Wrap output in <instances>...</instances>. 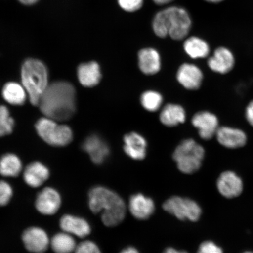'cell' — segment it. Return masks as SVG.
Segmentation results:
<instances>
[{"label":"cell","instance_id":"cell-31","mask_svg":"<svg viewBox=\"0 0 253 253\" xmlns=\"http://www.w3.org/2000/svg\"><path fill=\"white\" fill-rule=\"evenodd\" d=\"M75 253H102L96 243L86 240L79 243L76 248Z\"/></svg>","mask_w":253,"mask_h":253},{"label":"cell","instance_id":"cell-13","mask_svg":"<svg viewBox=\"0 0 253 253\" xmlns=\"http://www.w3.org/2000/svg\"><path fill=\"white\" fill-rule=\"evenodd\" d=\"M216 136L220 145L230 149L244 147L248 140L245 132L242 129L226 126L219 127Z\"/></svg>","mask_w":253,"mask_h":253},{"label":"cell","instance_id":"cell-39","mask_svg":"<svg viewBox=\"0 0 253 253\" xmlns=\"http://www.w3.org/2000/svg\"><path fill=\"white\" fill-rule=\"evenodd\" d=\"M244 253H253V252H245Z\"/></svg>","mask_w":253,"mask_h":253},{"label":"cell","instance_id":"cell-7","mask_svg":"<svg viewBox=\"0 0 253 253\" xmlns=\"http://www.w3.org/2000/svg\"><path fill=\"white\" fill-rule=\"evenodd\" d=\"M163 208L168 212L182 220L198 221L202 210L197 202L188 198L173 197L168 199Z\"/></svg>","mask_w":253,"mask_h":253},{"label":"cell","instance_id":"cell-1","mask_svg":"<svg viewBox=\"0 0 253 253\" xmlns=\"http://www.w3.org/2000/svg\"><path fill=\"white\" fill-rule=\"evenodd\" d=\"M76 90L68 82L57 81L49 84L41 97L39 106L47 118L65 121L74 115Z\"/></svg>","mask_w":253,"mask_h":253},{"label":"cell","instance_id":"cell-29","mask_svg":"<svg viewBox=\"0 0 253 253\" xmlns=\"http://www.w3.org/2000/svg\"><path fill=\"white\" fill-rule=\"evenodd\" d=\"M117 1L120 8L128 13L140 11L144 3V0H117Z\"/></svg>","mask_w":253,"mask_h":253},{"label":"cell","instance_id":"cell-17","mask_svg":"<svg viewBox=\"0 0 253 253\" xmlns=\"http://www.w3.org/2000/svg\"><path fill=\"white\" fill-rule=\"evenodd\" d=\"M50 172L45 165L40 162L31 163L25 168L23 178L25 183L31 188L40 187L49 178Z\"/></svg>","mask_w":253,"mask_h":253},{"label":"cell","instance_id":"cell-8","mask_svg":"<svg viewBox=\"0 0 253 253\" xmlns=\"http://www.w3.org/2000/svg\"><path fill=\"white\" fill-rule=\"evenodd\" d=\"M61 204L62 199L59 193L54 188L46 187L38 195L36 208L40 213L51 216L58 212Z\"/></svg>","mask_w":253,"mask_h":253},{"label":"cell","instance_id":"cell-11","mask_svg":"<svg viewBox=\"0 0 253 253\" xmlns=\"http://www.w3.org/2000/svg\"><path fill=\"white\" fill-rule=\"evenodd\" d=\"M235 64L233 53L229 49L223 46L217 47L208 61L211 70L220 74H226L232 71Z\"/></svg>","mask_w":253,"mask_h":253},{"label":"cell","instance_id":"cell-21","mask_svg":"<svg viewBox=\"0 0 253 253\" xmlns=\"http://www.w3.org/2000/svg\"><path fill=\"white\" fill-rule=\"evenodd\" d=\"M100 66L92 61L82 63L78 68V78L82 86L92 87L99 84L102 74Z\"/></svg>","mask_w":253,"mask_h":253},{"label":"cell","instance_id":"cell-23","mask_svg":"<svg viewBox=\"0 0 253 253\" xmlns=\"http://www.w3.org/2000/svg\"><path fill=\"white\" fill-rule=\"evenodd\" d=\"M160 119L161 122L167 126H176L185 121V111L178 104H169L161 111Z\"/></svg>","mask_w":253,"mask_h":253},{"label":"cell","instance_id":"cell-2","mask_svg":"<svg viewBox=\"0 0 253 253\" xmlns=\"http://www.w3.org/2000/svg\"><path fill=\"white\" fill-rule=\"evenodd\" d=\"M192 26L191 15L179 6H169L158 11L152 21V29L158 37L169 36L173 40L181 41L187 37Z\"/></svg>","mask_w":253,"mask_h":253},{"label":"cell","instance_id":"cell-14","mask_svg":"<svg viewBox=\"0 0 253 253\" xmlns=\"http://www.w3.org/2000/svg\"><path fill=\"white\" fill-rule=\"evenodd\" d=\"M177 80L188 90H197L203 80V74L198 66L184 63L180 66L176 75Z\"/></svg>","mask_w":253,"mask_h":253},{"label":"cell","instance_id":"cell-22","mask_svg":"<svg viewBox=\"0 0 253 253\" xmlns=\"http://www.w3.org/2000/svg\"><path fill=\"white\" fill-rule=\"evenodd\" d=\"M183 49L192 59L207 58L210 53V47L207 41L197 36L187 38L183 43Z\"/></svg>","mask_w":253,"mask_h":253},{"label":"cell","instance_id":"cell-28","mask_svg":"<svg viewBox=\"0 0 253 253\" xmlns=\"http://www.w3.org/2000/svg\"><path fill=\"white\" fill-rule=\"evenodd\" d=\"M14 126V120L7 107L0 106V137L10 134Z\"/></svg>","mask_w":253,"mask_h":253},{"label":"cell","instance_id":"cell-38","mask_svg":"<svg viewBox=\"0 0 253 253\" xmlns=\"http://www.w3.org/2000/svg\"><path fill=\"white\" fill-rule=\"evenodd\" d=\"M204 1L208 3H210V4H217L223 2L225 1V0H204Z\"/></svg>","mask_w":253,"mask_h":253},{"label":"cell","instance_id":"cell-12","mask_svg":"<svg viewBox=\"0 0 253 253\" xmlns=\"http://www.w3.org/2000/svg\"><path fill=\"white\" fill-rule=\"evenodd\" d=\"M217 187L220 194L226 198H234L242 194L243 183L241 178L232 171L221 174L217 181Z\"/></svg>","mask_w":253,"mask_h":253},{"label":"cell","instance_id":"cell-33","mask_svg":"<svg viewBox=\"0 0 253 253\" xmlns=\"http://www.w3.org/2000/svg\"><path fill=\"white\" fill-rule=\"evenodd\" d=\"M246 118L253 127V100L250 102L246 109Z\"/></svg>","mask_w":253,"mask_h":253},{"label":"cell","instance_id":"cell-3","mask_svg":"<svg viewBox=\"0 0 253 253\" xmlns=\"http://www.w3.org/2000/svg\"><path fill=\"white\" fill-rule=\"evenodd\" d=\"M88 205L94 213H102V220L106 226L118 225L125 217L124 201L116 192L103 186H96L90 190Z\"/></svg>","mask_w":253,"mask_h":253},{"label":"cell","instance_id":"cell-35","mask_svg":"<svg viewBox=\"0 0 253 253\" xmlns=\"http://www.w3.org/2000/svg\"><path fill=\"white\" fill-rule=\"evenodd\" d=\"M18 1L22 4L30 6L37 4L40 0H18Z\"/></svg>","mask_w":253,"mask_h":253},{"label":"cell","instance_id":"cell-19","mask_svg":"<svg viewBox=\"0 0 253 253\" xmlns=\"http://www.w3.org/2000/svg\"><path fill=\"white\" fill-rule=\"evenodd\" d=\"M138 66L141 71L145 75L157 74L161 68L159 53L153 47H145L138 52Z\"/></svg>","mask_w":253,"mask_h":253},{"label":"cell","instance_id":"cell-6","mask_svg":"<svg viewBox=\"0 0 253 253\" xmlns=\"http://www.w3.org/2000/svg\"><path fill=\"white\" fill-rule=\"evenodd\" d=\"M36 128L40 137L52 146L64 147L72 141L73 132L69 126L59 125L47 117L40 119Z\"/></svg>","mask_w":253,"mask_h":253},{"label":"cell","instance_id":"cell-10","mask_svg":"<svg viewBox=\"0 0 253 253\" xmlns=\"http://www.w3.org/2000/svg\"><path fill=\"white\" fill-rule=\"evenodd\" d=\"M193 126L198 128L199 135L205 140H210L219 129V121L214 114L203 111L195 114L192 120Z\"/></svg>","mask_w":253,"mask_h":253},{"label":"cell","instance_id":"cell-32","mask_svg":"<svg viewBox=\"0 0 253 253\" xmlns=\"http://www.w3.org/2000/svg\"><path fill=\"white\" fill-rule=\"evenodd\" d=\"M197 253H223L222 249L214 243L206 241L199 247Z\"/></svg>","mask_w":253,"mask_h":253},{"label":"cell","instance_id":"cell-30","mask_svg":"<svg viewBox=\"0 0 253 253\" xmlns=\"http://www.w3.org/2000/svg\"><path fill=\"white\" fill-rule=\"evenodd\" d=\"M13 195V190L9 183L0 181V207L7 205Z\"/></svg>","mask_w":253,"mask_h":253},{"label":"cell","instance_id":"cell-15","mask_svg":"<svg viewBox=\"0 0 253 253\" xmlns=\"http://www.w3.org/2000/svg\"><path fill=\"white\" fill-rule=\"evenodd\" d=\"M82 148L94 164L103 163L109 155L108 145L102 138L96 135L87 137L82 145Z\"/></svg>","mask_w":253,"mask_h":253},{"label":"cell","instance_id":"cell-5","mask_svg":"<svg viewBox=\"0 0 253 253\" xmlns=\"http://www.w3.org/2000/svg\"><path fill=\"white\" fill-rule=\"evenodd\" d=\"M204 157V148L192 139L182 141L173 154L178 169L186 174L197 172L201 167Z\"/></svg>","mask_w":253,"mask_h":253},{"label":"cell","instance_id":"cell-34","mask_svg":"<svg viewBox=\"0 0 253 253\" xmlns=\"http://www.w3.org/2000/svg\"><path fill=\"white\" fill-rule=\"evenodd\" d=\"M155 4L158 6H166L171 4L175 0H152Z\"/></svg>","mask_w":253,"mask_h":253},{"label":"cell","instance_id":"cell-9","mask_svg":"<svg viewBox=\"0 0 253 253\" xmlns=\"http://www.w3.org/2000/svg\"><path fill=\"white\" fill-rule=\"evenodd\" d=\"M22 240L28 251L33 253H43L50 245L48 235L39 227H31L24 231Z\"/></svg>","mask_w":253,"mask_h":253},{"label":"cell","instance_id":"cell-36","mask_svg":"<svg viewBox=\"0 0 253 253\" xmlns=\"http://www.w3.org/2000/svg\"><path fill=\"white\" fill-rule=\"evenodd\" d=\"M120 253H139V252L137 249L132 248V247H129V248L123 250Z\"/></svg>","mask_w":253,"mask_h":253},{"label":"cell","instance_id":"cell-4","mask_svg":"<svg viewBox=\"0 0 253 253\" xmlns=\"http://www.w3.org/2000/svg\"><path fill=\"white\" fill-rule=\"evenodd\" d=\"M21 81L30 102L39 105L41 97L48 86V72L43 63L36 59H28L21 68Z\"/></svg>","mask_w":253,"mask_h":253},{"label":"cell","instance_id":"cell-37","mask_svg":"<svg viewBox=\"0 0 253 253\" xmlns=\"http://www.w3.org/2000/svg\"><path fill=\"white\" fill-rule=\"evenodd\" d=\"M164 253H188L185 251H178L173 248H168Z\"/></svg>","mask_w":253,"mask_h":253},{"label":"cell","instance_id":"cell-25","mask_svg":"<svg viewBox=\"0 0 253 253\" xmlns=\"http://www.w3.org/2000/svg\"><path fill=\"white\" fill-rule=\"evenodd\" d=\"M23 169V164L17 156L7 154L0 158V175L14 178L17 176Z\"/></svg>","mask_w":253,"mask_h":253},{"label":"cell","instance_id":"cell-24","mask_svg":"<svg viewBox=\"0 0 253 253\" xmlns=\"http://www.w3.org/2000/svg\"><path fill=\"white\" fill-rule=\"evenodd\" d=\"M27 91L23 85L16 82H8L2 88V95L6 102L12 105L20 106L27 99Z\"/></svg>","mask_w":253,"mask_h":253},{"label":"cell","instance_id":"cell-16","mask_svg":"<svg viewBox=\"0 0 253 253\" xmlns=\"http://www.w3.org/2000/svg\"><path fill=\"white\" fill-rule=\"evenodd\" d=\"M59 225L63 232L81 238L89 235L91 230L86 220L71 214L63 215L60 219Z\"/></svg>","mask_w":253,"mask_h":253},{"label":"cell","instance_id":"cell-20","mask_svg":"<svg viewBox=\"0 0 253 253\" xmlns=\"http://www.w3.org/2000/svg\"><path fill=\"white\" fill-rule=\"evenodd\" d=\"M124 151L132 159L142 160L146 156L147 141L137 132H132L124 137Z\"/></svg>","mask_w":253,"mask_h":253},{"label":"cell","instance_id":"cell-18","mask_svg":"<svg viewBox=\"0 0 253 253\" xmlns=\"http://www.w3.org/2000/svg\"><path fill=\"white\" fill-rule=\"evenodd\" d=\"M129 210L136 219L145 220L154 213L155 205L151 198L138 194L132 195L129 199Z\"/></svg>","mask_w":253,"mask_h":253},{"label":"cell","instance_id":"cell-26","mask_svg":"<svg viewBox=\"0 0 253 253\" xmlns=\"http://www.w3.org/2000/svg\"><path fill=\"white\" fill-rule=\"evenodd\" d=\"M50 245L55 253H72L77 247L74 236L65 232L56 234Z\"/></svg>","mask_w":253,"mask_h":253},{"label":"cell","instance_id":"cell-27","mask_svg":"<svg viewBox=\"0 0 253 253\" xmlns=\"http://www.w3.org/2000/svg\"><path fill=\"white\" fill-rule=\"evenodd\" d=\"M163 97L157 91L149 90L142 93L141 103L142 107L148 112H156L163 103Z\"/></svg>","mask_w":253,"mask_h":253}]
</instances>
